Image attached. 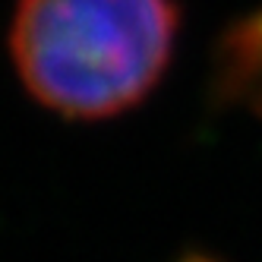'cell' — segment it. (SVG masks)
Returning <instances> with one entry per match:
<instances>
[{
    "label": "cell",
    "instance_id": "1",
    "mask_svg": "<svg viewBox=\"0 0 262 262\" xmlns=\"http://www.w3.org/2000/svg\"><path fill=\"white\" fill-rule=\"evenodd\" d=\"M177 35V0H19L10 60L41 107L67 120H107L148 98Z\"/></svg>",
    "mask_w": 262,
    "mask_h": 262
},
{
    "label": "cell",
    "instance_id": "2",
    "mask_svg": "<svg viewBox=\"0 0 262 262\" xmlns=\"http://www.w3.org/2000/svg\"><path fill=\"white\" fill-rule=\"evenodd\" d=\"M215 92L228 107L262 114V4L224 32L215 57Z\"/></svg>",
    "mask_w": 262,
    "mask_h": 262
},
{
    "label": "cell",
    "instance_id": "3",
    "mask_svg": "<svg viewBox=\"0 0 262 262\" xmlns=\"http://www.w3.org/2000/svg\"><path fill=\"white\" fill-rule=\"evenodd\" d=\"M180 262H215V259H209V256H186V259H180Z\"/></svg>",
    "mask_w": 262,
    "mask_h": 262
}]
</instances>
